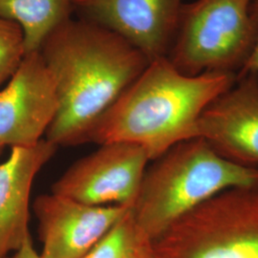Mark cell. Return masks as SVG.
<instances>
[{
    "instance_id": "obj_11",
    "label": "cell",
    "mask_w": 258,
    "mask_h": 258,
    "mask_svg": "<svg viewBox=\"0 0 258 258\" xmlns=\"http://www.w3.org/2000/svg\"><path fill=\"white\" fill-rule=\"evenodd\" d=\"M0 163V258L9 256L31 236L29 203L33 182L57 147L42 139L30 147L11 148Z\"/></svg>"
},
{
    "instance_id": "obj_4",
    "label": "cell",
    "mask_w": 258,
    "mask_h": 258,
    "mask_svg": "<svg viewBox=\"0 0 258 258\" xmlns=\"http://www.w3.org/2000/svg\"><path fill=\"white\" fill-rule=\"evenodd\" d=\"M145 258H258V189L213 196L143 245Z\"/></svg>"
},
{
    "instance_id": "obj_18",
    "label": "cell",
    "mask_w": 258,
    "mask_h": 258,
    "mask_svg": "<svg viewBox=\"0 0 258 258\" xmlns=\"http://www.w3.org/2000/svg\"><path fill=\"white\" fill-rule=\"evenodd\" d=\"M2 148H1V147H0V151H1V149H2Z\"/></svg>"
},
{
    "instance_id": "obj_10",
    "label": "cell",
    "mask_w": 258,
    "mask_h": 258,
    "mask_svg": "<svg viewBox=\"0 0 258 258\" xmlns=\"http://www.w3.org/2000/svg\"><path fill=\"white\" fill-rule=\"evenodd\" d=\"M195 138L220 156L241 166L258 167V75L237 76L235 83L204 110Z\"/></svg>"
},
{
    "instance_id": "obj_8",
    "label": "cell",
    "mask_w": 258,
    "mask_h": 258,
    "mask_svg": "<svg viewBox=\"0 0 258 258\" xmlns=\"http://www.w3.org/2000/svg\"><path fill=\"white\" fill-rule=\"evenodd\" d=\"M183 0H75V13L126 39L150 61L166 57Z\"/></svg>"
},
{
    "instance_id": "obj_5",
    "label": "cell",
    "mask_w": 258,
    "mask_h": 258,
    "mask_svg": "<svg viewBox=\"0 0 258 258\" xmlns=\"http://www.w3.org/2000/svg\"><path fill=\"white\" fill-rule=\"evenodd\" d=\"M252 0H196L182 7L166 58L182 74L238 75L257 38Z\"/></svg>"
},
{
    "instance_id": "obj_7",
    "label": "cell",
    "mask_w": 258,
    "mask_h": 258,
    "mask_svg": "<svg viewBox=\"0 0 258 258\" xmlns=\"http://www.w3.org/2000/svg\"><path fill=\"white\" fill-rule=\"evenodd\" d=\"M58 110L55 81L39 51L28 53L0 91V147L42 140Z\"/></svg>"
},
{
    "instance_id": "obj_13",
    "label": "cell",
    "mask_w": 258,
    "mask_h": 258,
    "mask_svg": "<svg viewBox=\"0 0 258 258\" xmlns=\"http://www.w3.org/2000/svg\"><path fill=\"white\" fill-rule=\"evenodd\" d=\"M143 245L130 209L101 241L80 258H136Z\"/></svg>"
},
{
    "instance_id": "obj_15",
    "label": "cell",
    "mask_w": 258,
    "mask_h": 258,
    "mask_svg": "<svg viewBox=\"0 0 258 258\" xmlns=\"http://www.w3.org/2000/svg\"><path fill=\"white\" fill-rule=\"evenodd\" d=\"M251 11L257 24V38H256L253 51L249 56V60L247 61V63L243 67V69L240 71L237 76H242L247 73H254L258 75V0H252Z\"/></svg>"
},
{
    "instance_id": "obj_2",
    "label": "cell",
    "mask_w": 258,
    "mask_h": 258,
    "mask_svg": "<svg viewBox=\"0 0 258 258\" xmlns=\"http://www.w3.org/2000/svg\"><path fill=\"white\" fill-rule=\"evenodd\" d=\"M237 80V75L207 72L186 76L166 57L149 62L138 78L84 134L82 143H129L150 161L195 138L204 110Z\"/></svg>"
},
{
    "instance_id": "obj_6",
    "label": "cell",
    "mask_w": 258,
    "mask_h": 258,
    "mask_svg": "<svg viewBox=\"0 0 258 258\" xmlns=\"http://www.w3.org/2000/svg\"><path fill=\"white\" fill-rule=\"evenodd\" d=\"M70 166L52 192L91 206L132 208L148 163V152L129 143H109Z\"/></svg>"
},
{
    "instance_id": "obj_17",
    "label": "cell",
    "mask_w": 258,
    "mask_h": 258,
    "mask_svg": "<svg viewBox=\"0 0 258 258\" xmlns=\"http://www.w3.org/2000/svg\"><path fill=\"white\" fill-rule=\"evenodd\" d=\"M136 258H145L144 257V256H143V255H142V254H141V253H140V254H139L138 256H137V257Z\"/></svg>"
},
{
    "instance_id": "obj_1",
    "label": "cell",
    "mask_w": 258,
    "mask_h": 258,
    "mask_svg": "<svg viewBox=\"0 0 258 258\" xmlns=\"http://www.w3.org/2000/svg\"><path fill=\"white\" fill-rule=\"evenodd\" d=\"M54 78L58 110L46 139L76 146L150 60L126 39L83 19H70L39 48Z\"/></svg>"
},
{
    "instance_id": "obj_3",
    "label": "cell",
    "mask_w": 258,
    "mask_h": 258,
    "mask_svg": "<svg viewBox=\"0 0 258 258\" xmlns=\"http://www.w3.org/2000/svg\"><path fill=\"white\" fill-rule=\"evenodd\" d=\"M233 188L258 189V167L225 159L202 138L179 143L146 170L131 208L143 244L213 196Z\"/></svg>"
},
{
    "instance_id": "obj_14",
    "label": "cell",
    "mask_w": 258,
    "mask_h": 258,
    "mask_svg": "<svg viewBox=\"0 0 258 258\" xmlns=\"http://www.w3.org/2000/svg\"><path fill=\"white\" fill-rule=\"evenodd\" d=\"M25 55L22 28L13 20L0 18V85L15 74Z\"/></svg>"
},
{
    "instance_id": "obj_16",
    "label": "cell",
    "mask_w": 258,
    "mask_h": 258,
    "mask_svg": "<svg viewBox=\"0 0 258 258\" xmlns=\"http://www.w3.org/2000/svg\"><path fill=\"white\" fill-rule=\"evenodd\" d=\"M6 258H41V255L34 248L33 240L30 236L17 251Z\"/></svg>"
},
{
    "instance_id": "obj_12",
    "label": "cell",
    "mask_w": 258,
    "mask_h": 258,
    "mask_svg": "<svg viewBox=\"0 0 258 258\" xmlns=\"http://www.w3.org/2000/svg\"><path fill=\"white\" fill-rule=\"evenodd\" d=\"M75 13V0H0V18L19 23L26 54L38 51L55 28Z\"/></svg>"
},
{
    "instance_id": "obj_9",
    "label": "cell",
    "mask_w": 258,
    "mask_h": 258,
    "mask_svg": "<svg viewBox=\"0 0 258 258\" xmlns=\"http://www.w3.org/2000/svg\"><path fill=\"white\" fill-rule=\"evenodd\" d=\"M130 209L86 205L53 192L39 195L34 211L43 245L41 258L82 257Z\"/></svg>"
}]
</instances>
